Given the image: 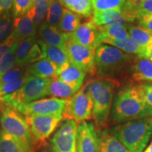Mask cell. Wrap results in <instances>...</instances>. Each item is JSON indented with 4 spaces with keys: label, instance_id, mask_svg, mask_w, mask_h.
<instances>
[{
    "label": "cell",
    "instance_id": "obj_7",
    "mask_svg": "<svg viewBox=\"0 0 152 152\" xmlns=\"http://www.w3.org/2000/svg\"><path fill=\"white\" fill-rule=\"evenodd\" d=\"M93 104L86 85L68 99L63 111V119L73 120L77 124L92 118Z\"/></svg>",
    "mask_w": 152,
    "mask_h": 152
},
{
    "label": "cell",
    "instance_id": "obj_40",
    "mask_svg": "<svg viewBox=\"0 0 152 152\" xmlns=\"http://www.w3.org/2000/svg\"><path fill=\"white\" fill-rule=\"evenodd\" d=\"M15 41L12 37H11L10 35L5 40H4L2 42V43L0 44V61H1V59L4 55L8 52V51L10 49V48L11 47V46L13 45Z\"/></svg>",
    "mask_w": 152,
    "mask_h": 152
},
{
    "label": "cell",
    "instance_id": "obj_4",
    "mask_svg": "<svg viewBox=\"0 0 152 152\" xmlns=\"http://www.w3.org/2000/svg\"><path fill=\"white\" fill-rule=\"evenodd\" d=\"M109 132L130 152H143L152 134V117L120 123Z\"/></svg>",
    "mask_w": 152,
    "mask_h": 152
},
{
    "label": "cell",
    "instance_id": "obj_37",
    "mask_svg": "<svg viewBox=\"0 0 152 152\" xmlns=\"http://www.w3.org/2000/svg\"><path fill=\"white\" fill-rule=\"evenodd\" d=\"M42 52L40 46H39V45L38 44L37 41L33 46H32L31 49H30L29 53H28V55L27 64L28 65V64H32V63L33 64V63L42 59Z\"/></svg>",
    "mask_w": 152,
    "mask_h": 152
},
{
    "label": "cell",
    "instance_id": "obj_38",
    "mask_svg": "<svg viewBox=\"0 0 152 152\" xmlns=\"http://www.w3.org/2000/svg\"><path fill=\"white\" fill-rule=\"evenodd\" d=\"M152 15V0H143L135 14V22L142 17Z\"/></svg>",
    "mask_w": 152,
    "mask_h": 152
},
{
    "label": "cell",
    "instance_id": "obj_20",
    "mask_svg": "<svg viewBox=\"0 0 152 152\" xmlns=\"http://www.w3.org/2000/svg\"><path fill=\"white\" fill-rule=\"evenodd\" d=\"M58 68L50 61L42 59L33 63L28 68V73L34 77L41 78H55L57 77Z\"/></svg>",
    "mask_w": 152,
    "mask_h": 152
},
{
    "label": "cell",
    "instance_id": "obj_12",
    "mask_svg": "<svg viewBox=\"0 0 152 152\" xmlns=\"http://www.w3.org/2000/svg\"><path fill=\"white\" fill-rule=\"evenodd\" d=\"M76 146L77 152H99V134L94 123L86 121L77 125Z\"/></svg>",
    "mask_w": 152,
    "mask_h": 152
},
{
    "label": "cell",
    "instance_id": "obj_18",
    "mask_svg": "<svg viewBox=\"0 0 152 152\" xmlns=\"http://www.w3.org/2000/svg\"><path fill=\"white\" fill-rule=\"evenodd\" d=\"M92 21L97 26H127L126 21L121 11H93Z\"/></svg>",
    "mask_w": 152,
    "mask_h": 152
},
{
    "label": "cell",
    "instance_id": "obj_25",
    "mask_svg": "<svg viewBox=\"0 0 152 152\" xmlns=\"http://www.w3.org/2000/svg\"><path fill=\"white\" fill-rule=\"evenodd\" d=\"M81 25L80 16L68 9H64L63 15L58 26V30L63 33L71 34Z\"/></svg>",
    "mask_w": 152,
    "mask_h": 152
},
{
    "label": "cell",
    "instance_id": "obj_15",
    "mask_svg": "<svg viewBox=\"0 0 152 152\" xmlns=\"http://www.w3.org/2000/svg\"><path fill=\"white\" fill-rule=\"evenodd\" d=\"M86 75L83 70L68 62L58 69L57 78L77 92L83 87Z\"/></svg>",
    "mask_w": 152,
    "mask_h": 152
},
{
    "label": "cell",
    "instance_id": "obj_1",
    "mask_svg": "<svg viewBox=\"0 0 152 152\" xmlns=\"http://www.w3.org/2000/svg\"><path fill=\"white\" fill-rule=\"evenodd\" d=\"M149 117H152V107L138 85H123L115 92L110 115L112 124Z\"/></svg>",
    "mask_w": 152,
    "mask_h": 152
},
{
    "label": "cell",
    "instance_id": "obj_16",
    "mask_svg": "<svg viewBox=\"0 0 152 152\" xmlns=\"http://www.w3.org/2000/svg\"><path fill=\"white\" fill-rule=\"evenodd\" d=\"M37 26L28 14L14 18L13 29L10 36L15 41H21L36 35Z\"/></svg>",
    "mask_w": 152,
    "mask_h": 152
},
{
    "label": "cell",
    "instance_id": "obj_39",
    "mask_svg": "<svg viewBox=\"0 0 152 152\" xmlns=\"http://www.w3.org/2000/svg\"><path fill=\"white\" fill-rule=\"evenodd\" d=\"M147 103L152 107V83L138 85Z\"/></svg>",
    "mask_w": 152,
    "mask_h": 152
},
{
    "label": "cell",
    "instance_id": "obj_13",
    "mask_svg": "<svg viewBox=\"0 0 152 152\" xmlns=\"http://www.w3.org/2000/svg\"><path fill=\"white\" fill-rule=\"evenodd\" d=\"M70 40L96 51L102 45L97 26L91 21L82 23L73 33L68 34Z\"/></svg>",
    "mask_w": 152,
    "mask_h": 152
},
{
    "label": "cell",
    "instance_id": "obj_3",
    "mask_svg": "<svg viewBox=\"0 0 152 152\" xmlns=\"http://www.w3.org/2000/svg\"><path fill=\"white\" fill-rule=\"evenodd\" d=\"M93 104L92 118L98 128L104 129L110 123L112 104L115 90L120 86L116 82L96 77L85 83Z\"/></svg>",
    "mask_w": 152,
    "mask_h": 152
},
{
    "label": "cell",
    "instance_id": "obj_10",
    "mask_svg": "<svg viewBox=\"0 0 152 152\" xmlns=\"http://www.w3.org/2000/svg\"><path fill=\"white\" fill-rule=\"evenodd\" d=\"M26 120L29 126L33 140L42 142L54 132L63 120V115H28L26 116Z\"/></svg>",
    "mask_w": 152,
    "mask_h": 152
},
{
    "label": "cell",
    "instance_id": "obj_36",
    "mask_svg": "<svg viewBox=\"0 0 152 152\" xmlns=\"http://www.w3.org/2000/svg\"><path fill=\"white\" fill-rule=\"evenodd\" d=\"M28 74V68H25V66H16L11 68L10 71L7 72L0 79V85L14 81L20 78L23 76Z\"/></svg>",
    "mask_w": 152,
    "mask_h": 152
},
{
    "label": "cell",
    "instance_id": "obj_21",
    "mask_svg": "<svg viewBox=\"0 0 152 152\" xmlns=\"http://www.w3.org/2000/svg\"><path fill=\"white\" fill-rule=\"evenodd\" d=\"M101 39L102 44L111 45L127 54L145 58V54L143 49L140 48L130 37L125 39H112L108 38H102Z\"/></svg>",
    "mask_w": 152,
    "mask_h": 152
},
{
    "label": "cell",
    "instance_id": "obj_23",
    "mask_svg": "<svg viewBox=\"0 0 152 152\" xmlns=\"http://www.w3.org/2000/svg\"><path fill=\"white\" fill-rule=\"evenodd\" d=\"M127 28L130 37L140 48L143 49L145 54L146 49L152 42V34L147 30L133 23H128Z\"/></svg>",
    "mask_w": 152,
    "mask_h": 152
},
{
    "label": "cell",
    "instance_id": "obj_32",
    "mask_svg": "<svg viewBox=\"0 0 152 152\" xmlns=\"http://www.w3.org/2000/svg\"><path fill=\"white\" fill-rule=\"evenodd\" d=\"M126 0H92L93 11H121Z\"/></svg>",
    "mask_w": 152,
    "mask_h": 152
},
{
    "label": "cell",
    "instance_id": "obj_34",
    "mask_svg": "<svg viewBox=\"0 0 152 152\" xmlns=\"http://www.w3.org/2000/svg\"><path fill=\"white\" fill-rule=\"evenodd\" d=\"M34 0H13V17L24 16L27 14L33 6Z\"/></svg>",
    "mask_w": 152,
    "mask_h": 152
},
{
    "label": "cell",
    "instance_id": "obj_35",
    "mask_svg": "<svg viewBox=\"0 0 152 152\" xmlns=\"http://www.w3.org/2000/svg\"><path fill=\"white\" fill-rule=\"evenodd\" d=\"M28 76H29V74L28 73L27 75L15 80L14 81L0 85V98L6 96V95L10 94L18 90L24 84L25 82L28 79Z\"/></svg>",
    "mask_w": 152,
    "mask_h": 152
},
{
    "label": "cell",
    "instance_id": "obj_9",
    "mask_svg": "<svg viewBox=\"0 0 152 152\" xmlns=\"http://www.w3.org/2000/svg\"><path fill=\"white\" fill-rule=\"evenodd\" d=\"M77 123L73 120L65 119L53 135L52 152H77L76 130Z\"/></svg>",
    "mask_w": 152,
    "mask_h": 152
},
{
    "label": "cell",
    "instance_id": "obj_33",
    "mask_svg": "<svg viewBox=\"0 0 152 152\" xmlns=\"http://www.w3.org/2000/svg\"><path fill=\"white\" fill-rule=\"evenodd\" d=\"M14 17L11 11L0 16V42L5 40L10 35L13 29Z\"/></svg>",
    "mask_w": 152,
    "mask_h": 152
},
{
    "label": "cell",
    "instance_id": "obj_28",
    "mask_svg": "<svg viewBox=\"0 0 152 152\" xmlns=\"http://www.w3.org/2000/svg\"><path fill=\"white\" fill-rule=\"evenodd\" d=\"M50 0H34L32 9L28 14L33 19L36 26L41 24L46 19Z\"/></svg>",
    "mask_w": 152,
    "mask_h": 152
},
{
    "label": "cell",
    "instance_id": "obj_31",
    "mask_svg": "<svg viewBox=\"0 0 152 152\" xmlns=\"http://www.w3.org/2000/svg\"><path fill=\"white\" fill-rule=\"evenodd\" d=\"M18 43V41L15 42L0 61V79L7 72L10 71L16 65V53Z\"/></svg>",
    "mask_w": 152,
    "mask_h": 152
},
{
    "label": "cell",
    "instance_id": "obj_17",
    "mask_svg": "<svg viewBox=\"0 0 152 152\" xmlns=\"http://www.w3.org/2000/svg\"><path fill=\"white\" fill-rule=\"evenodd\" d=\"M38 32L40 40L44 43L66 49V43L69 40L68 34L61 33L58 28L49 26L45 21L40 24Z\"/></svg>",
    "mask_w": 152,
    "mask_h": 152
},
{
    "label": "cell",
    "instance_id": "obj_30",
    "mask_svg": "<svg viewBox=\"0 0 152 152\" xmlns=\"http://www.w3.org/2000/svg\"><path fill=\"white\" fill-rule=\"evenodd\" d=\"M63 11L64 8L59 0H50L45 22L49 26L58 28V23L62 17Z\"/></svg>",
    "mask_w": 152,
    "mask_h": 152
},
{
    "label": "cell",
    "instance_id": "obj_2",
    "mask_svg": "<svg viewBox=\"0 0 152 152\" xmlns=\"http://www.w3.org/2000/svg\"><path fill=\"white\" fill-rule=\"evenodd\" d=\"M136 56L102 44L95 51L96 77L111 80L120 86L125 85L129 69Z\"/></svg>",
    "mask_w": 152,
    "mask_h": 152
},
{
    "label": "cell",
    "instance_id": "obj_44",
    "mask_svg": "<svg viewBox=\"0 0 152 152\" xmlns=\"http://www.w3.org/2000/svg\"><path fill=\"white\" fill-rule=\"evenodd\" d=\"M145 58L151 61L152 62V42L151 45L148 47V48L145 51Z\"/></svg>",
    "mask_w": 152,
    "mask_h": 152
},
{
    "label": "cell",
    "instance_id": "obj_41",
    "mask_svg": "<svg viewBox=\"0 0 152 152\" xmlns=\"http://www.w3.org/2000/svg\"><path fill=\"white\" fill-rule=\"evenodd\" d=\"M137 26L147 30L152 34V15H147L138 19L136 21Z\"/></svg>",
    "mask_w": 152,
    "mask_h": 152
},
{
    "label": "cell",
    "instance_id": "obj_27",
    "mask_svg": "<svg viewBox=\"0 0 152 152\" xmlns=\"http://www.w3.org/2000/svg\"><path fill=\"white\" fill-rule=\"evenodd\" d=\"M97 28L100 33L101 39L108 38L112 39H125L130 37L127 26H97Z\"/></svg>",
    "mask_w": 152,
    "mask_h": 152
},
{
    "label": "cell",
    "instance_id": "obj_22",
    "mask_svg": "<svg viewBox=\"0 0 152 152\" xmlns=\"http://www.w3.org/2000/svg\"><path fill=\"white\" fill-rule=\"evenodd\" d=\"M76 92L73 88L57 77L51 79L47 89L48 96L66 100L73 96Z\"/></svg>",
    "mask_w": 152,
    "mask_h": 152
},
{
    "label": "cell",
    "instance_id": "obj_45",
    "mask_svg": "<svg viewBox=\"0 0 152 152\" xmlns=\"http://www.w3.org/2000/svg\"><path fill=\"white\" fill-rule=\"evenodd\" d=\"M143 152H152V142L150 144V145L148 147L147 149H146V150Z\"/></svg>",
    "mask_w": 152,
    "mask_h": 152
},
{
    "label": "cell",
    "instance_id": "obj_8",
    "mask_svg": "<svg viewBox=\"0 0 152 152\" xmlns=\"http://www.w3.org/2000/svg\"><path fill=\"white\" fill-rule=\"evenodd\" d=\"M66 51L70 62L83 70L86 74L96 77L95 50L68 40L66 45Z\"/></svg>",
    "mask_w": 152,
    "mask_h": 152
},
{
    "label": "cell",
    "instance_id": "obj_24",
    "mask_svg": "<svg viewBox=\"0 0 152 152\" xmlns=\"http://www.w3.org/2000/svg\"><path fill=\"white\" fill-rule=\"evenodd\" d=\"M99 138V152H130L108 130L101 132Z\"/></svg>",
    "mask_w": 152,
    "mask_h": 152
},
{
    "label": "cell",
    "instance_id": "obj_29",
    "mask_svg": "<svg viewBox=\"0 0 152 152\" xmlns=\"http://www.w3.org/2000/svg\"><path fill=\"white\" fill-rule=\"evenodd\" d=\"M37 41L36 37L34 36V37H28L19 42L16 53V66L27 65L28 53L32 46Z\"/></svg>",
    "mask_w": 152,
    "mask_h": 152
},
{
    "label": "cell",
    "instance_id": "obj_26",
    "mask_svg": "<svg viewBox=\"0 0 152 152\" xmlns=\"http://www.w3.org/2000/svg\"><path fill=\"white\" fill-rule=\"evenodd\" d=\"M0 152H32V149L1 130L0 132Z\"/></svg>",
    "mask_w": 152,
    "mask_h": 152
},
{
    "label": "cell",
    "instance_id": "obj_43",
    "mask_svg": "<svg viewBox=\"0 0 152 152\" xmlns=\"http://www.w3.org/2000/svg\"><path fill=\"white\" fill-rule=\"evenodd\" d=\"M83 0H59L60 3L65 9L73 11L75 7H77Z\"/></svg>",
    "mask_w": 152,
    "mask_h": 152
},
{
    "label": "cell",
    "instance_id": "obj_19",
    "mask_svg": "<svg viewBox=\"0 0 152 152\" xmlns=\"http://www.w3.org/2000/svg\"><path fill=\"white\" fill-rule=\"evenodd\" d=\"M37 42L41 47L43 58H46V59L50 61L51 62L54 63L58 69L61 66L65 65L66 64L70 62L65 49L48 45L44 43L40 39H38Z\"/></svg>",
    "mask_w": 152,
    "mask_h": 152
},
{
    "label": "cell",
    "instance_id": "obj_6",
    "mask_svg": "<svg viewBox=\"0 0 152 152\" xmlns=\"http://www.w3.org/2000/svg\"><path fill=\"white\" fill-rule=\"evenodd\" d=\"M0 124L2 130L32 149L33 138L26 118L16 110L0 103Z\"/></svg>",
    "mask_w": 152,
    "mask_h": 152
},
{
    "label": "cell",
    "instance_id": "obj_42",
    "mask_svg": "<svg viewBox=\"0 0 152 152\" xmlns=\"http://www.w3.org/2000/svg\"><path fill=\"white\" fill-rule=\"evenodd\" d=\"M13 6V0H0V16L10 11Z\"/></svg>",
    "mask_w": 152,
    "mask_h": 152
},
{
    "label": "cell",
    "instance_id": "obj_11",
    "mask_svg": "<svg viewBox=\"0 0 152 152\" xmlns=\"http://www.w3.org/2000/svg\"><path fill=\"white\" fill-rule=\"evenodd\" d=\"M66 104V99L51 97L39 99L17 107V111L25 116L28 115H62Z\"/></svg>",
    "mask_w": 152,
    "mask_h": 152
},
{
    "label": "cell",
    "instance_id": "obj_5",
    "mask_svg": "<svg viewBox=\"0 0 152 152\" xmlns=\"http://www.w3.org/2000/svg\"><path fill=\"white\" fill-rule=\"evenodd\" d=\"M51 79L41 78L29 75L24 84L18 90L0 98V103L16 109L18 106L48 96L47 89Z\"/></svg>",
    "mask_w": 152,
    "mask_h": 152
},
{
    "label": "cell",
    "instance_id": "obj_14",
    "mask_svg": "<svg viewBox=\"0 0 152 152\" xmlns=\"http://www.w3.org/2000/svg\"><path fill=\"white\" fill-rule=\"evenodd\" d=\"M151 83L152 62L147 58L136 56L129 69L126 84L142 85Z\"/></svg>",
    "mask_w": 152,
    "mask_h": 152
}]
</instances>
